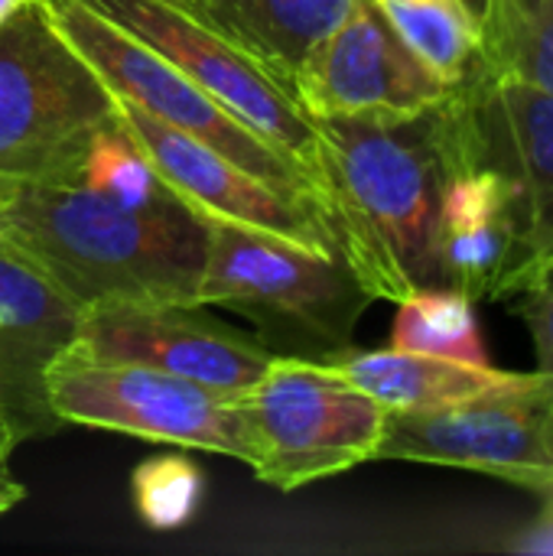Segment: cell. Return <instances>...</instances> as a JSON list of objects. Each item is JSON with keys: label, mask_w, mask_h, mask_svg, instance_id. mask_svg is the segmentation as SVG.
<instances>
[{"label": "cell", "mask_w": 553, "mask_h": 556, "mask_svg": "<svg viewBox=\"0 0 553 556\" xmlns=\"http://www.w3.org/2000/svg\"><path fill=\"white\" fill-rule=\"evenodd\" d=\"M313 121L339 251L372 300L447 287L443 195L469 160L456 91L417 117Z\"/></svg>", "instance_id": "obj_1"}, {"label": "cell", "mask_w": 553, "mask_h": 556, "mask_svg": "<svg viewBox=\"0 0 553 556\" xmlns=\"http://www.w3.org/2000/svg\"><path fill=\"white\" fill-rule=\"evenodd\" d=\"M0 244L81 309L104 303L199 306L209 222L183 199L130 208L81 186L20 182Z\"/></svg>", "instance_id": "obj_2"}, {"label": "cell", "mask_w": 553, "mask_h": 556, "mask_svg": "<svg viewBox=\"0 0 553 556\" xmlns=\"http://www.w3.org/2000/svg\"><path fill=\"white\" fill-rule=\"evenodd\" d=\"M117 94L55 29L42 0L0 23V182L78 186Z\"/></svg>", "instance_id": "obj_3"}, {"label": "cell", "mask_w": 553, "mask_h": 556, "mask_svg": "<svg viewBox=\"0 0 553 556\" xmlns=\"http://www.w3.org/2000/svg\"><path fill=\"white\" fill-rule=\"evenodd\" d=\"M199 306H222L257 323L267 349H310L319 362H329L352 349V332L372 306V293L342 254L209 222Z\"/></svg>", "instance_id": "obj_4"}, {"label": "cell", "mask_w": 553, "mask_h": 556, "mask_svg": "<svg viewBox=\"0 0 553 556\" xmlns=\"http://www.w3.org/2000/svg\"><path fill=\"white\" fill-rule=\"evenodd\" d=\"M42 391L59 424L222 453L254 466V437L241 397L199 381L134 362H101L65 345L49 362Z\"/></svg>", "instance_id": "obj_5"}, {"label": "cell", "mask_w": 553, "mask_h": 556, "mask_svg": "<svg viewBox=\"0 0 553 556\" xmlns=\"http://www.w3.org/2000/svg\"><path fill=\"white\" fill-rule=\"evenodd\" d=\"M254 437V476L297 492L375 459L388 407L352 384L332 362L274 355L241 394Z\"/></svg>", "instance_id": "obj_6"}, {"label": "cell", "mask_w": 553, "mask_h": 556, "mask_svg": "<svg viewBox=\"0 0 553 556\" xmlns=\"http://www.w3.org/2000/svg\"><path fill=\"white\" fill-rule=\"evenodd\" d=\"M375 459L469 469L544 495L553 485V375L521 371L456 404L388 410Z\"/></svg>", "instance_id": "obj_7"}, {"label": "cell", "mask_w": 553, "mask_h": 556, "mask_svg": "<svg viewBox=\"0 0 553 556\" xmlns=\"http://www.w3.org/2000/svg\"><path fill=\"white\" fill-rule=\"evenodd\" d=\"M466 156L508 186L512 251L495 300L538 283L553 267V98L505 75L473 68L456 85Z\"/></svg>", "instance_id": "obj_8"}, {"label": "cell", "mask_w": 553, "mask_h": 556, "mask_svg": "<svg viewBox=\"0 0 553 556\" xmlns=\"http://www.w3.org/2000/svg\"><path fill=\"white\" fill-rule=\"evenodd\" d=\"M42 3L55 29L88 59V65L108 81V88L117 98L134 101L150 117L212 147L215 153L254 173L257 179L323 202L316 186L297 163H290L251 127L231 117L209 91H202L189 75H183L160 52L134 39L130 33H124L121 26H114L81 0H42Z\"/></svg>", "instance_id": "obj_9"}, {"label": "cell", "mask_w": 553, "mask_h": 556, "mask_svg": "<svg viewBox=\"0 0 553 556\" xmlns=\"http://www.w3.org/2000/svg\"><path fill=\"white\" fill-rule=\"evenodd\" d=\"M209 91L231 117L251 127L277 153L297 163L316 186L323 205V153L316 121L300 101L241 46L160 0H81Z\"/></svg>", "instance_id": "obj_10"}, {"label": "cell", "mask_w": 553, "mask_h": 556, "mask_svg": "<svg viewBox=\"0 0 553 556\" xmlns=\"http://www.w3.org/2000/svg\"><path fill=\"white\" fill-rule=\"evenodd\" d=\"M290 91L310 117L401 121L443 104L456 85L433 75L368 0H355L310 46Z\"/></svg>", "instance_id": "obj_11"}, {"label": "cell", "mask_w": 553, "mask_h": 556, "mask_svg": "<svg viewBox=\"0 0 553 556\" xmlns=\"http://www.w3.org/2000/svg\"><path fill=\"white\" fill-rule=\"evenodd\" d=\"M117 104L124 127L143 147L160 179L205 222H228L323 254H342L323 202L257 179L212 147L150 117L127 98H117Z\"/></svg>", "instance_id": "obj_12"}, {"label": "cell", "mask_w": 553, "mask_h": 556, "mask_svg": "<svg viewBox=\"0 0 553 556\" xmlns=\"http://www.w3.org/2000/svg\"><path fill=\"white\" fill-rule=\"evenodd\" d=\"M72 345L101 362L160 368L231 397L248 394L274 358L264 342L202 319L196 306H91L78 313Z\"/></svg>", "instance_id": "obj_13"}, {"label": "cell", "mask_w": 553, "mask_h": 556, "mask_svg": "<svg viewBox=\"0 0 553 556\" xmlns=\"http://www.w3.org/2000/svg\"><path fill=\"white\" fill-rule=\"evenodd\" d=\"M75 329L78 306L0 244V388L26 437L55 424L42 375L75 342Z\"/></svg>", "instance_id": "obj_14"}, {"label": "cell", "mask_w": 553, "mask_h": 556, "mask_svg": "<svg viewBox=\"0 0 553 556\" xmlns=\"http://www.w3.org/2000/svg\"><path fill=\"white\" fill-rule=\"evenodd\" d=\"M512 251V215L505 179L466 160L443 195V277L450 290L495 300Z\"/></svg>", "instance_id": "obj_15"}, {"label": "cell", "mask_w": 553, "mask_h": 556, "mask_svg": "<svg viewBox=\"0 0 553 556\" xmlns=\"http://www.w3.org/2000/svg\"><path fill=\"white\" fill-rule=\"evenodd\" d=\"M352 384L372 394L388 410H427L456 404L521 378V371H502L492 365H466L437 355L378 349L355 352L345 349L329 358Z\"/></svg>", "instance_id": "obj_16"}, {"label": "cell", "mask_w": 553, "mask_h": 556, "mask_svg": "<svg viewBox=\"0 0 553 556\" xmlns=\"http://www.w3.org/2000/svg\"><path fill=\"white\" fill-rule=\"evenodd\" d=\"M228 39L257 59L287 91L310 52L355 0H225ZM293 94V91H290Z\"/></svg>", "instance_id": "obj_17"}, {"label": "cell", "mask_w": 553, "mask_h": 556, "mask_svg": "<svg viewBox=\"0 0 553 556\" xmlns=\"http://www.w3.org/2000/svg\"><path fill=\"white\" fill-rule=\"evenodd\" d=\"M476 68L553 98V0H486Z\"/></svg>", "instance_id": "obj_18"}, {"label": "cell", "mask_w": 553, "mask_h": 556, "mask_svg": "<svg viewBox=\"0 0 553 556\" xmlns=\"http://www.w3.org/2000/svg\"><path fill=\"white\" fill-rule=\"evenodd\" d=\"M407 49L447 85H463L479 59V20L466 0H368Z\"/></svg>", "instance_id": "obj_19"}, {"label": "cell", "mask_w": 553, "mask_h": 556, "mask_svg": "<svg viewBox=\"0 0 553 556\" xmlns=\"http://www.w3.org/2000/svg\"><path fill=\"white\" fill-rule=\"evenodd\" d=\"M391 349L466 365H489V349L479 332L473 300L450 287L417 290L398 303Z\"/></svg>", "instance_id": "obj_20"}, {"label": "cell", "mask_w": 553, "mask_h": 556, "mask_svg": "<svg viewBox=\"0 0 553 556\" xmlns=\"http://www.w3.org/2000/svg\"><path fill=\"white\" fill-rule=\"evenodd\" d=\"M81 189H91L111 202L130 205V208H147V205H160V202H173L179 199L153 169L150 156L143 153V147L130 137V130L121 121V111L114 121H108L81 163V176H78Z\"/></svg>", "instance_id": "obj_21"}, {"label": "cell", "mask_w": 553, "mask_h": 556, "mask_svg": "<svg viewBox=\"0 0 553 556\" xmlns=\"http://www.w3.org/2000/svg\"><path fill=\"white\" fill-rule=\"evenodd\" d=\"M202 469L179 453L153 456L140 463L130 476L134 508L150 531L186 528L202 505Z\"/></svg>", "instance_id": "obj_22"}, {"label": "cell", "mask_w": 553, "mask_h": 556, "mask_svg": "<svg viewBox=\"0 0 553 556\" xmlns=\"http://www.w3.org/2000/svg\"><path fill=\"white\" fill-rule=\"evenodd\" d=\"M512 300L515 316L525 323L531 342H535V355H538V371L553 375V287L551 283H535Z\"/></svg>", "instance_id": "obj_23"}, {"label": "cell", "mask_w": 553, "mask_h": 556, "mask_svg": "<svg viewBox=\"0 0 553 556\" xmlns=\"http://www.w3.org/2000/svg\"><path fill=\"white\" fill-rule=\"evenodd\" d=\"M160 3L176 7L179 13L192 16L196 23H202V26H209L212 33H218V36L228 39V16H225L228 3H225V0H160ZM228 42H231V39H228Z\"/></svg>", "instance_id": "obj_24"}, {"label": "cell", "mask_w": 553, "mask_h": 556, "mask_svg": "<svg viewBox=\"0 0 553 556\" xmlns=\"http://www.w3.org/2000/svg\"><path fill=\"white\" fill-rule=\"evenodd\" d=\"M20 440H26V433H23V427H20V420H16V414H13L7 394H3V388H0V459H3V463L10 459V453L16 450Z\"/></svg>", "instance_id": "obj_25"}, {"label": "cell", "mask_w": 553, "mask_h": 556, "mask_svg": "<svg viewBox=\"0 0 553 556\" xmlns=\"http://www.w3.org/2000/svg\"><path fill=\"white\" fill-rule=\"evenodd\" d=\"M23 498H26V489H23L7 469H0V518H3L7 511H13Z\"/></svg>", "instance_id": "obj_26"}, {"label": "cell", "mask_w": 553, "mask_h": 556, "mask_svg": "<svg viewBox=\"0 0 553 556\" xmlns=\"http://www.w3.org/2000/svg\"><path fill=\"white\" fill-rule=\"evenodd\" d=\"M528 547L531 551H548V554H553V505L551 511H548V521L535 531V538L528 541Z\"/></svg>", "instance_id": "obj_27"}, {"label": "cell", "mask_w": 553, "mask_h": 556, "mask_svg": "<svg viewBox=\"0 0 553 556\" xmlns=\"http://www.w3.org/2000/svg\"><path fill=\"white\" fill-rule=\"evenodd\" d=\"M29 0H0V23L7 20V16H13L20 7H26Z\"/></svg>", "instance_id": "obj_28"}, {"label": "cell", "mask_w": 553, "mask_h": 556, "mask_svg": "<svg viewBox=\"0 0 553 556\" xmlns=\"http://www.w3.org/2000/svg\"><path fill=\"white\" fill-rule=\"evenodd\" d=\"M7 192H10V182H0V238H3V208H7Z\"/></svg>", "instance_id": "obj_29"}, {"label": "cell", "mask_w": 553, "mask_h": 556, "mask_svg": "<svg viewBox=\"0 0 553 556\" xmlns=\"http://www.w3.org/2000/svg\"><path fill=\"white\" fill-rule=\"evenodd\" d=\"M466 7H469V10L476 13V20H479V16H482V10H486V0H466Z\"/></svg>", "instance_id": "obj_30"}, {"label": "cell", "mask_w": 553, "mask_h": 556, "mask_svg": "<svg viewBox=\"0 0 553 556\" xmlns=\"http://www.w3.org/2000/svg\"><path fill=\"white\" fill-rule=\"evenodd\" d=\"M538 283H551V287H553V267L548 270V274H544V277H541V280H538ZM531 287H535V283H531Z\"/></svg>", "instance_id": "obj_31"}, {"label": "cell", "mask_w": 553, "mask_h": 556, "mask_svg": "<svg viewBox=\"0 0 553 556\" xmlns=\"http://www.w3.org/2000/svg\"><path fill=\"white\" fill-rule=\"evenodd\" d=\"M544 498H548V505H553V485L544 492Z\"/></svg>", "instance_id": "obj_32"}, {"label": "cell", "mask_w": 553, "mask_h": 556, "mask_svg": "<svg viewBox=\"0 0 553 556\" xmlns=\"http://www.w3.org/2000/svg\"><path fill=\"white\" fill-rule=\"evenodd\" d=\"M0 469H7V463H3V459H0Z\"/></svg>", "instance_id": "obj_33"}]
</instances>
